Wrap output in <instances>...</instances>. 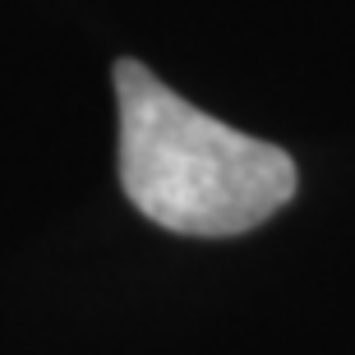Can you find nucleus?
Instances as JSON below:
<instances>
[{
    "instance_id": "nucleus-1",
    "label": "nucleus",
    "mask_w": 355,
    "mask_h": 355,
    "mask_svg": "<svg viewBox=\"0 0 355 355\" xmlns=\"http://www.w3.org/2000/svg\"><path fill=\"white\" fill-rule=\"evenodd\" d=\"M120 184L148 222L180 236H245L295 198V162L277 144L198 111L144 69L116 65Z\"/></svg>"
}]
</instances>
